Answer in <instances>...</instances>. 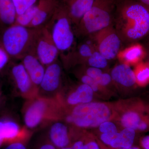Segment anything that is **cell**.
<instances>
[{"mask_svg":"<svg viewBox=\"0 0 149 149\" xmlns=\"http://www.w3.org/2000/svg\"><path fill=\"white\" fill-rule=\"evenodd\" d=\"M80 80L83 84H85L90 86L94 92H97L98 91L100 86L97 82L89 77L86 74H84L81 76Z\"/></svg>","mask_w":149,"mask_h":149,"instance_id":"obj_27","label":"cell"},{"mask_svg":"<svg viewBox=\"0 0 149 149\" xmlns=\"http://www.w3.org/2000/svg\"><path fill=\"white\" fill-rule=\"evenodd\" d=\"M144 50L140 45H135L125 50L122 55V57L125 61L133 63L139 61L143 56Z\"/></svg>","mask_w":149,"mask_h":149,"instance_id":"obj_22","label":"cell"},{"mask_svg":"<svg viewBox=\"0 0 149 149\" xmlns=\"http://www.w3.org/2000/svg\"><path fill=\"white\" fill-rule=\"evenodd\" d=\"M17 14L12 0H0V28L14 24Z\"/></svg>","mask_w":149,"mask_h":149,"instance_id":"obj_18","label":"cell"},{"mask_svg":"<svg viewBox=\"0 0 149 149\" xmlns=\"http://www.w3.org/2000/svg\"><path fill=\"white\" fill-rule=\"evenodd\" d=\"M118 149H140L139 147H131L130 148H120Z\"/></svg>","mask_w":149,"mask_h":149,"instance_id":"obj_39","label":"cell"},{"mask_svg":"<svg viewBox=\"0 0 149 149\" xmlns=\"http://www.w3.org/2000/svg\"><path fill=\"white\" fill-rule=\"evenodd\" d=\"M60 3L58 0H39L37 13L29 28H40L47 24Z\"/></svg>","mask_w":149,"mask_h":149,"instance_id":"obj_8","label":"cell"},{"mask_svg":"<svg viewBox=\"0 0 149 149\" xmlns=\"http://www.w3.org/2000/svg\"><path fill=\"white\" fill-rule=\"evenodd\" d=\"M33 49L35 55L45 66L57 61L60 55L50 32L45 25L37 28Z\"/></svg>","mask_w":149,"mask_h":149,"instance_id":"obj_6","label":"cell"},{"mask_svg":"<svg viewBox=\"0 0 149 149\" xmlns=\"http://www.w3.org/2000/svg\"><path fill=\"white\" fill-rule=\"evenodd\" d=\"M118 133H102L101 135L100 139L104 143L110 146L112 141L115 139Z\"/></svg>","mask_w":149,"mask_h":149,"instance_id":"obj_31","label":"cell"},{"mask_svg":"<svg viewBox=\"0 0 149 149\" xmlns=\"http://www.w3.org/2000/svg\"><path fill=\"white\" fill-rule=\"evenodd\" d=\"M95 0H63L62 2L66 9L72 25L74 27L89 11Z\"/></svg>","mask_w":149,"mask_h":149,"instance_id":"obj_10","label":"cell"},{"mask_svg":"<svg viewBox=\"0 0 149 149\" xmlns=\"http://www.w3.org/2000/svg\"><path fill=\"white\" fill-rule=\"evenodd\" d=\"M21 59L33 85H40L45 68L35 55L33 49L25 54Z\"/></svg>","mask_w":149,"mask_h":149,"instance_id":"obj_9","label":"cell"},{"mask_svg":"<svg viewBox=\"0 0 149 149\" xmlns=\"http://www.w3.org/2000/svg\"><path fill=\"white\" fill-rule=\"evenodd\" d=\"M49 140L58 149L68 146L70 140L66 125L61 123H54L50 129Z\"/></svg>","mask_w":149,"mask_h":149,"instance_id":"obj_14","label":"cell"},{"mask_svg":"<svg viewBox=\"0 0 149 149\" xmlns=\"http://www.w3.org/2000/svg\"><path fill=\"white\" fill-rule=\"evenodd\" d=\"M4 149H27L24 143L19 141H15L9 144Z\"/></svg>","mask_w":149,"mask_h":149,"instance_id":"obj_32","label":"cell"},{"mask_svg":"<svg viewBox=\"0 0 149 149\" xmlns=\"http://www.w3.org/2000/svg\"><path fill=\"white\" fill-rule=\"evenodd\" d=\"M9 56L0 45V70L3 69L8 63Z\"/></svg>","mask_w":149,"mask_h":149,"instance_id":"obj_30","label":"cell"},{"mask_svg":"<svg viewBox=\"0 0 149 149\" xmlns=\"http://www.w3.org/2000/svg\"><path fill=\"white\" fill-rule=\"evenodd\" d=\"M136 74V83L144 85L149 82V67L148 65H143L137 70Z\"/></svg>","mask_w":149,"mask_h":149,"instance_id":"obj_25","label":"cell"},{"mask_svg":"<svg viewBox=\"0 0 149 149\" xmlns=\"http://www.w3.org/2000/svg\"><path fill=\"white\" fill-rule=\"evenodd\" d=\"M50 32L54 43L59 52V56L64 58L75 48V33L73 25L65 7L62 2L45 25Z\"/></svg>","mask_w":149,"mask_h":149,"instance_id":"obj_3","label":"cell"},{"mask_svg":"<svg viewBox=\"0 0 149 149\" xmlns=\"http://www.w3.org/2000/svg\"><path fill=\"white\" fill-rule=\"evenodd\" d=\"M61 75V67L57 61H56L46 67L44 77L40 86L46 92H53L59 86Z\"/></svg>","mask_w":149,"mask_h":149,"instance_id":"obj_11","label":"cell"},{"mask_svg":"<svg viewBox=\"0 0 149 149\" xmlns=\"http://www.w3.org/2000/svg\"><path fill=\"white\" fill-rule=\"evenodd\" d=\"M11 72L17 86L20 92L22 93L28 92L33 84L22 63L14 65Z\"/></svg>","mask_w":149,"mask_h":149,"instance_id":"obj_16","label":"cell"},{"mask_svg":"<svg viewBox=\"0 0 149 149\" xmlns=\"http://www.w3.org/2000/svg\"><path fill=\"white\" fill-rule=\"evenodd\" d=\"M85 145L81 141H78L73 144L71 148L72 149H84Z\"/></svg>","mask_w":149,"mask_h":149,"instance_id":"obj_35","label":"cell"},{"mask_svg":"<svg viewBox=\"0 0 149 149\" xmlns=\"http://www.w3.org/2000/svg\"><path fill=\"white\" fill-rule=\"evenodd\" d=\"M112 80L116 83L125 87H132L136 83L135 72L128 65H118L111 72Z\"/></svg>","mask_w":149,"mask_h":149,"instance_id":"obj_13","label":"cell"},{"mask_svg":"<svg viewBox=\"0 0 149 149\" xmlns=\"http://www.w3.org/2000/svg\"><path fill=\"white\" fill-rule=\"evenodd\" d=\"M93 93L94 91L90 86L82 83L68 96V103L72 105H77L91 102L93 99Z\"/></svg>","mask_w":149,"mask_h":149,"instance_id":"obj_19","label":"cell"},{"mask_svg":"<svg viewBox=\"0 0 149 149\" xmlns=\"http://www.w3.org/2000/svg\"><path fill=\"white\" fill-rule=\"evenodd\" d=\"M103 73L102 69L89 66L85 70V74L97 81Z\"/></svg>","mask_w":149,"mask_h":149,"instance_id":"obj_28","label":"cell"},{"mask_svg":"<svg viewBox=\"0 0 149 149\" xmlns=\"http://www.w3.org/2000/svg\"><path fill=\"white\" fill-rule=\"evenodd\" d=\"M95 49V46L92 42H82L63 59L69 62L85 63Z\"/></svg>","mask_w":149,"mask_h":149,"instance_id":"obj_15","label":"cell"},{"mask_svg":"<svg viewBox=\"0 0 149 149\" xmlns=\"http://www.w3.org/2000/svg\"><path fill=\"white\" fill-rule=\"evenodd\" d=\"M96 49L107 60L117 56L121 48L122 42L113 25L105 28L91 36Z\"/></svg>","mask_w":149,"mask_h":149,"instance_id":"obj_7","label":"cell"},{"mask_svg":"<svg viewBox=\"0 0 149 149\" xmlns=\"http://www.w3.org/2000/svg\"><path fill=\"white\" fill-rule=\"evenodd\" d=\"M141 145L144 149H149V135L144 137L141 140Z\"/></svg>","mask_w":149,"mask_h":149,"instance_id":"obj_33","label":"cell"},{"mask_svg":"<svg viewBox=\"0 0 149 149\" xmlns=\"http://www.w3.org/2000/svg\"><path fill=\"white\" fill-rule=\"evenodd\" d=\"M120 0H95L92 8L73 27L75 36L91 37L113 25L118 4Z\"/></svg>","mask_w":149,"mask_h":149,"instance_id":"obj_2","label":"cell"},{"mask_svg":"<svg viewBox=\"0 0 149 149\" xmlns=\"http://www.w3.org/2000/svg\"><path fill=\"white\" fill-rule=\"evenodd\" d=\"M99 130L102 133H118L116 125L113 123L108 121L103 123L99 126Z\"/></svg>","mask_w":149,"mask_h":149,"instance_id":"obj_26","label":"cell"},{"mask_svg":"<svg viewBox=\"0 0 149 149\" xmlns=\"http://www.w3.org/2000/svg\"><path fill=\"white\" fill-rule=\"evenodd\" d=\"M47 108V103L42 100H36L28 107L24 116V121L28 128H33L42 120Z\"/></svg>","mask_w":149,"mask_h":149,"instance_id":"obj_12","label":"cell"},{"mask_svg":"<svg viewBox=\"0 0 149 149\" xmlns=\"http://www.w3.org/2000/svg\"><path fill=\"white\" fill-rule=\"evenodd\" d=\"M17 15L24 13L29 8L34 5L39 0H12Z\"/></svg>","mask_w":149,"mask_h":149,"instance_id":"obj_24","label":"cell"},{"mask_svg":"<svg viewBox=\"0 0 149 149\" xmlns=\"http://www.w3.org/2000/svg\"><path fill=\"white\" fill-rule=\"evenodd\" d=\"M136 130L131 128H124L112 141L110 146L114 148H128L133 146Z\"/></svg>","mask_w":149,"mask_h":149,"instance_id":"obj_20","label":"cell"},{"mask_svg":"<svg viewBox=\"0 0 149 149\" xmlns=\"http://www.w3.org/2000/svg\"><path fill=\"white\" fill-rule=\"evenodd\" d=\"M89 149H100L98 145L95 142H91L86 144Z\"/></svg>","mask_w":149,"mask_h":149,"instance_id":"obj_36","label":"cell"},{"mask_svg":"<svg viewBox=\"0 0 149 149\" xmlns=\"http://www.w3.org/2000/svg\"><path fill=\"white\" fill-rule=\"evenodd\" d=\"M111 116V111L106 104L91 102L76 105L66 120L80 128H95L109 120Z\"/></svg>","mask_w":149,"mask_h":149,"instance_id":"obj_5","label":"cell"},{"mask_svg":"<svg viewBox=\"0 0 149 149\" xmlns=\"http://www.w3.org/2000/svg\"><path fill=\"white\" fill-rule=\"evenodd\" d=\"M37 3L29 8L23 13L17 15L14 24L24 27H29L35 17L38 10Z\"/></svg>","mask_w":149,"mask_h":149,"instance_id":"obj_21","label":"cell"},{"mask_svg":"<svg viewBox=\"0 0 149 149\" xmlns=\"http://www.w3.org/2000/svg\"><path fill=\"white\" fill-rule=\"evenodd\" d=\"M37 28L13 24L2 29L0 45L10 58L21 59L34 46Z\"/></svg>","mask_w":149,"mask_h":149,"instance_id":"obj_4","label":"cell"},{"mask_svg":"<svg viewBox=\"0 0 149 149\" xmlns=\"http://www.w3.org/2000/svg\"><path fill=\"white\" fill-rule=\"evenodd\" d=\"M108 61V60L96 49L85 63H87L89 66L102 70L107 67Z\"/></svg>","mask_w":149,"mask_h":149,"instance_id":"obj_23","label":"cell"},{"mask_svg":"<svg viewBox=\"0 0 149 149\" xmlns=\"http://www.w3.org/2000/svg\"><path fill=\"white\" fill-rule=\"evenodd\" d=\"M60 149H72V148H71V147L68 146L66 147H65V148H62Z\"/></svg>","mask_w":149,"mask_h":149,"instance_id":"obj_40","label":"cell"},{"mask_svg":"<svg viewBox=\"0 0 149 149\" xmlns=\"http://www.w3.org/2000/svg\"><path fill=\"white\" fill-rule=\"evenodd\" d=\"M20 132L16 123L10 120H0V148L7 142L15 141Z\"/></svg>","mask_w":149,"mask_h":149,"instance_id":"obj_17","label":"cell"},{"mask_svg":"<svg viewBox=\"0 0 149 149\" xmlns=\"http://www.w3.org/2000/svg\"><path fill=\"white\" fill-rule=\"evenodd\" d=\"M145 50L146 52V56L147 60H148V65L149 67V42L147 43V45H146Z\"/></svg>","mask_w":149,"mask_h":149,"instance_id":"obj_37","label":"cell"},{"mask_svg":"<svg viewBox=\"0 0 149 149\" xmlns=\"http://www.w3.org/2000/svg\"><path fill=\"white\" fill-rule=\"evenodd\" d=\"M84 149H88V147L87 146V145H86V144H85V146H84Z\"/></svg>","mask_w":149,"mask_h":149,"instance_id":"obj_41","label":"cell"},{"mask_svg":"<svg viewBox=\"0 0 149 149\" xmlns=\"http://www.w3.org/2000/svg\"><path fill=\"white\" fill-rule=\"evenodd\" d=\"M149 9V0H136Z\"/></svg>","mask_w":149,"mask_h":149,"instance_id":"obj_38","label":"cell"},{"mask_svg":"<svg viewBox=\"0 0 149 149\" xmlns=\"http://www.w3.org/2000/svg\"><path fill=\"white\" fill-rule=\"evenodd\" d=\"M38 149H58L51 142H49L42 144Z\"/></svg>","mask_w":149,"mask_h":149,"instance_id":"obj_34","label":"cell"},{"mask_svg":"<svg viewBox=\"0 0 149 149\" xmlns=\"http://www.w3.org/2000/svg\"><path fill=\"white\" fill-rule=\"evenodd\" d=\"M113 26L122 44L134 45L149 35V9L136 0H120Z\"/></svg>","mask_w":149,"mask_h":149,"instance_id":"obj_1","label":"cell"},{"mask_svg":"<svg viewBox=\"0 0 149 149\" xmlns=\"http://www.w3.org/2000/svg\"><path fill=\"white\" fill-rule=\"evenodd\" d=\"M112 80L111 74L106 72H103L96 82L100 86L104 87L109 85L111 83Z\"/></svg>","mask_w":149,"mask_h":149,"instance_id":"obj_29","label":"cell"}]
</instances>
